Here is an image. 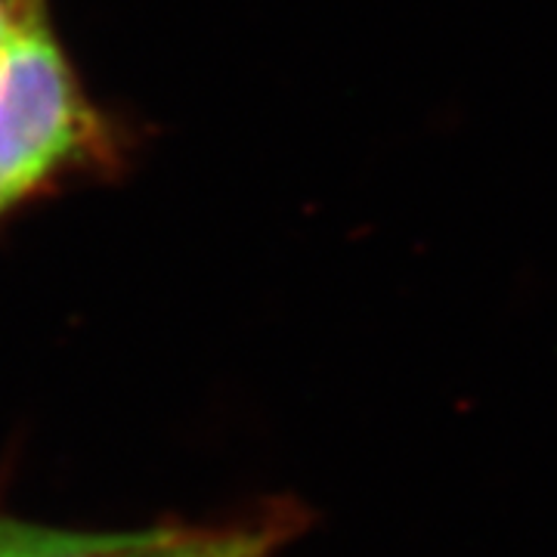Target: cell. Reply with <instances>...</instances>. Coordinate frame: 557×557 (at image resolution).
Returning a JSON list of instances; mask_svg holds the SVG:
<instances>
[{
  "label": "cell",
  "mask_w": 557,
  "mask_h": 557,
  "mask_svg": "<svg viewBox=\"0 0 557 557\" xmlns=\"http://www.w3.org/2000/svg\"><path fill=\"white\" fill-rule=\"evenodd\" d=\"M139 530H62L47 527L35 520L16 518L0 508V557H65L94 552V548H112L124 545L137 536Z\"/></svg>",
  "instance_id": "3957f363"
},
{
  "label": "cell",
  "mask_w": 557,
  "mask_h": 557,
  "mask_svg": "<svg viewBox=\"0 0 557 557\" xmlns=\"http://www.w3.org/2000/svg\"><path fill=\"white\" fill-rule=\"evenodd\" d=\"M53 22V0H0V60L28 32Z\"/></svg>",
  "instance_id": "277c9868"
},
{
  "label": "cell",
  "mask_w": 557,
  "mask_h": 557,
  "mask_svg": "<svg viewBox=\"0 0 557 557\" xmlns=\"http://www.w3.org/2000/svg\"><path fill=\"white\" fill-rule=\"evenodd\" d=\"M131 131L106 112L53 22L0 60V226L62 189L119 177Z\"/></svg>",
  "instance_id": "6da1fadb"
},
{
  "label": "cell",
  "mask_w": 557,
  "mask_h": 557,
  "mask_svg": "<svg viewBox=\"0 0 557 557\" xmlns=\"http://www.w3.org/2000/svg\"><path fill=\"white\" fill-rule=\"evenodd\" d=\"M310 523L304 502L276 496L218 523H156L124 545L65 557H276Z\"/></svg>",
  "instance_id": "7a4b0ae2"
}]
</instances>
